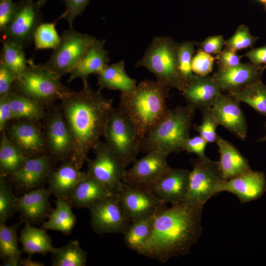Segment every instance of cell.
I'll return each mask as SVG.
<instances>
[{"mask_svg": "<svg viewBox=\"0 0 266 266\" xmlns=\"http://www.w3.org/2000/svg\"><path fill=\"white\" fill-rule=\"evenodd\" d=\"M207 142L201 136H195L192 138L189 137L184 143L183 151L196 154L199 158L206 157L205 150Z\"/></svg>", "mask_w": 266, "mask_h": 266, "instance_id": "cell-45", "label": "cell"}, {"mask_svg": "<svg viewBox=\"0 0 266 266\" xmlns=\"http://www.w3.org/2000/svg\"><path fill=\"white\" fill-rule=\"evenodd\" d=\"M46 109L73 91L63 84L60 78L42 65L29 60L25 70L14 81L12 89Z\"/></svg>", "mask_w": 266, "mask_h": 266, "instance_id": "cell-6", "label": "cell"}, {"mask_svg": "<svg viewBox=\"0 0 266 266\" xmlns=\"http://www.w3.org/2000/svg\"><path fill=\"white\" fill-rule=\"evenodd\" d=\"M216 59V57H214L200 49L193 58L192 70L197 75L207 76L212 72L213 64Z\"/></svg>", "mask_w": 266, "mask_h": 266, "instance_id": "cell-43", "label": "cell"}, {"mask_svg": "<svg viewBox=\"0 0 266 266\" xmlns=\"http://www.w3.org/2000/svg\"><path fill=\"white\" fill-rule=\"evenodd\" d=\"M105 39H96L90 46L83 56L69 72L67 82L76 78L81 79L83 83L88 82L90 74H98L108 65L109 53L104 47Z\"/></svg>", "mask_w": 266, "mask_h": 266, "instance_id": "cell-22", "label": "cell"}, {"mask_svg": "<svg viewBox=\"0 0 266 266\" xmlns=\"http://www.w3.org/2000/svg\"><path fill=\"white\" fill-rule=\"evenodd\" d=\"M178 45L168 36L154 37L135 67L146 68L159 82L183 92L189 82L179 68Z\"/></svg>", "mask_w": 266, "mask_h": 266, "instance_id": "cell-5", "label": "cell"}, {"mask_svg": "<svg viewBox=\"0 0 266 266\" xmlns=\"http://www.w3.org/2000/svg\"><path fill=\"white\" fill-rule=\"evenodd\" d=\"M89 1L90 0H64L66 4V10L59 19L64 18L68 22L69 27H73L74 19L82 14Z\"/></svg>", "mask_w": 266, "mask_h": 266, "instance_id": "cell-44", "label": "cell"}, {"mask_svg": "<svg viewBox=\"0 0 266 266\" xmlns=\"http://www.w3.org/2000/svg\"><path fill=\"white\" fill-rule=\"evenodd\" d=\"M86 172L81 171L70 160L63 161L49 174L47 190L56 197L68 200Z\"/></svg>", "mask_w": 266, "mask_h": 266, "instance_id": "cell-25", "label": "cell"}, {"mask_svg": "<svg viewBox=\"0 0 266 266\" xmlns=\"http://www.w3.org/2000/svg\"><path fill=\"white\" fill-rule=\"evenodd\" d=\"M116 196L131 223L150 217L166 206L151 191L134 187L123 181Z\"/></svg>", "mask_w": 266, "mask_h": 266, "instance_id": "cell-15", "label": "cell"}, {"mask_svg": "<svg viewBox=\"0 0 266 266\" xmlns=\"http://www.w3.org/2000/svg\"><path fill=\"white\" fill-rule=\"evenodd\" d=\"M196 109L189 104L169 109L166 116L143 139L140 152L147 153L157 148L169 154L183 151Z\"/></svg>", "mask_w": 266, "mask_h": 266, "instance_id": "cell-4", "label": "cell"}, {"mask_svg": "<svg viewBox=\"0 0 266 266\" xmlns=\"http://www.w3.org/2000/svg\"><path fill=\"white\" fill-rule=\"evenodd\" d=\"M88 208L92 229L97 233L124 234L131 224L116 195L98 200Z\"/></svg>", "mask_w": 266, "mask_h": 266, "instance_id": "cell-14", "label": "cell"}, {"mask_svg": "<svg viewBox=\"0 0 266 266\" xmlns=\"http://www.w3.org/2000/svg\"><path fill=\"white\" fill-rule=\"evenodd\" d=\"M216 143L220 154L217 162L223 180H228L251 169L248 161L230 142L218 135Z\"/></svg>", "mask_w": 266, "mask_h": 266, "instance_id": "cell-26", "label": "cell"}, {"mask_svg": "<svg viewBox=\"0 0 266 266\" xmlns=\"http://www.w3.org/2000/svg\"><path fill=\"white\" fill-rule=\"evenodd\" d=\"M51 194L43 188L32 190L17 198V211L25 223L35 224L41 221L51 212L49 201Z\"/></svg>", "mask_w": 266, "mask_h": 266, "instance_id": "cell-24", "label": "cell"}, {"mask_svg": "<svg viewBox=\"0 0 266 266\" xmlns=\"http://www.w3.org/2000/svg\"><path fill=\"white\" fill-rule=\"evenodd\" d=\"M1 42L0 62L11 71L16 79L25 70L29 60L26 59L23 47L7 41Z\"/></svg>", "mask_w": 266, "mask_h": 266, "instance_id": "cell-35", "label": "cell"}, {"mask_svg": "<svg viewBox=\"0 0 266 266\" xmlns=\"http://www.w3.org/2000/svg\"><path fill=\"white\" fill-rule=\"evenodd\" d=\"M192 166L185 201L204 206L210 198L220 193L219 188L224 180L217 162L207 157L195 159Z\"/></svg>", "mask_w": 266, "mask_h": 266, "instance_id": "cell-10", "label": "cell"}, {"mask_svg": "<svg viewBox=\"0 0 266 266\" xmlns=\"http://www.w3.org/2000/svg\"><path fill=\"white\" fill-rule=\"evenodd\" d=\"M266 191V179L264 172L252 169L229 180L223 181L219 188V193H231L234 195L241 203L259 199Z\"/></svg>", "mask_w": 266, "mask_h": 266, "instance_id": "cell-21", "label": "cell"}, {"mask_svg": "<svg viewBox=\"0 0 266 266\" xmlns=\"http://www.w3.org/2000/svg\"><path fill=\"white\" fill-rule=\"evenodd\" d=\"M47 0H38L36 3L40 8L44 6Z\"/></svg>", "mask_w": 266, "mask_h": 266, "instance_id": "cell-54", "label": "cell"}, {"mask_svg": "<svg viewBox=\"0 0 266 266\" xmlns=\"http://www.w3.org/2000/svg\"><path fill=\"white\" fill-rule=\"evenodd\" d=\"M258 37L251 34L249 28L244 25H239L234 34L225 40L226 47L236 52L243 49L253 47Z\"/></svg>", "mask_w": 266, "mask_h": 266, "instance_id": "cell-42", "label": "cell"}, {"mask_svg": "<svg viewBox=\"0 0 266 266\" xmlns=\"http://www.w3.org/2000/svg\"><path fill=\"white\" fill-rule=\"evenodd\" d=\"M225 40L222 35L210 36L200 42H196V45L200 47L204 52L210 54H218L225 45Z\"/></svg>", "mask_w": 266, "mask_h": 266, "instance_id": "cell-46", "label": "cell"}, {"mask_svg": "<svg viewBox=\"0 0 266 266\" xmlns=\"http://www.w3.org/2000/svg\"><path fill=\"white\" fill-rule=\"evenodd\" d=\"M61 107L74 142L71 159L81 169L88 155L103 136L113 100L105 97L101 89L93 90L88 82L61 100Z\"/></svg>", "mask_w": 266, "mask_h": 266, "instance_id": "cell-2", "label": "cell"}, {"mask_svg": "<svg viewBox=\"0 0 266 266\" xmlns=\"http://www.w3.org/2000/svg\"><path fill=\"white\" fill-rule=\"evenodd\" d=\"M168 89L157 80H144L133 90L121 93L118 107L132 123L141 142L167 115Z\"/></svg>", "mask_w": 266, "mask_h": 266, "instance_id": "cell-3", "label": "cell"}, {"mask_svg": "<svg viewBox=\"0 0 266 266\" xmlns=\"http://www.w3.org/2000/svg\"><path fill=\"white\" fill-rule=\"evenodd\" d=\"M54 161L47 153L30 157L19 169L9 176L16 188L32 190L48 178Z\"/></svg>", "mask_w": 266, "mask_h": 266, "instance_id": "cell-20", "label": "cell"}, {"mask_svg": "<svg viewBox=\"0 0 266 266\" xmlns=\"http://www.w3.org/2000/svg\"><path fill=\"white\" fill-rule=\"evenodd\" d=\"M103 136L126 166L136 160L141 142L132 123L118 107L111 111Z\"/></svg>", "mask_w": 266, "mask_h": 266, "instance_id": "cell-7", "label": "cell"}, {"mask_svg": "<svg viewBox=\"0 0 266 266\" xmlns=\"http://www.w3.org/2000/svg\"><path fill=\"white\" fill-rule=\"evenodd\" d=\"M155 215L131 224L123 234L128 248L140 253L151 235Z\"/></svg>", "mask_w": 266, "mask_h": 266, "instance_id": "cell-34", "label": "cell"}, {"mask_svg": "<svg viewBox=\"0 0 266 266\" xmlns=\"http://www.w3.org/2000/svg\"><path fill=\"white\" fill-rule=\"evenodd\" d=\"M257 0L263 3H266V0Z\"/></svg>", "mask_w": 266, "mask_h": 266, "instance_id": "cell-56", "label": "cell"}, {"mask_svg": "<svg viewBox=\"0 0 266 266\" xmlns=\"http://www.w3.org/2000/svg\"><path fill=\"white\" fill-rule=\"evenodd\" d=\"M8 95L13 120H44L47 111L43 106L13 90Z\"/></svg>", "mask_w": 266, "mask_h": 266, "instance_id": "cell-31", "label": "cell"}, {"mask_svg": "<svg viewBox=\"0 0 266 266\" xmlns=\"http://www.w3.org/2000/svg\"><path fill=\"white\" fill-rule=\"evenodd\" d=\"M196 42L186 41L178 43L177 58L179 70L184 77L189 82L194 76L191 68L193 55Z\"/></svg>", "mask_w": 266, "mask_h": 266, "instance_id": "cell-40", "label": "cell"}, {"mask_svg": "<svg viewBox=\"0 0 266 266\" xmlns=\"http://www.w3.org/2000/svg\"><path fill=\"white\" fill-rule=\"evenodd\" d=\"M266 68V65L241 63L232 67H219L212 77L222 91L229 93L261 80Z\"/></svg>", "mask_w": 266, "mask_h": 266, "instance_id": "cell-18", "label": "cell"}, {"mask_svg": "<svg viewBox=\"0 0 266 266\" xmlns=\"http://www.w3.org/2000/svg\"><path fill=\"white\" fill-rule=\"evenodd\" d=\"M14 120L5 129L12 142L30 158L46 153L43 129L40 122L25 119Z\"/></svg>", "mask_w": 266, "mask_h": 266, "instance_id": "cell-16", "label": "cell"}, {"mask_svg": "<svg viewBox=\"0 0 266 266\" xmlns=\"http://www.w3.org/2000/svg\"><path fill=\"white\" fill-rule=\"evenodd\" d=\"M202 120L200 125H194V129L199 133L207 143L216 142L218 134L216 129L219 123L215 119L212 107L202 110Z\"/></svg>", "mask_w": 266, "mask_h": 266, "instance_id": "cell-41", "label": "cell"}, {"mask_svg": "<svg viewBox=\"0 0 266 266\" xmlns=\"http://www.w3.org/2000/svg\"><path fill=\"white\" fill-rule=\"evenodd\" d=\"M20 266H44L45 265L38 261H33L29 257L27 258H23L20 260Z\"/></svg>", "mask_w": 266, "mask_h": 266, "instance_id": "cell-52", "label": "cell"}, {"mask_svg": "<svg viewBox=\"0 0 266 266\" xmlns=\"http://www.w3.org/2000/svg\"><path fill=\"white\" fill-rule=\"evenodd\" d=\"M20 240L23 245V251L31 255L34 254L54 255L58 248L52 245L51 238L43 229H38L26 223L21 231Z\"/></svg>", "mask_w": 266, "mask_h": 266, "instance_id": "cell-30", "label": "cell"}, {"mask_svg": "<svg viewBox=\"0 0 266 266\" xmlns=\"http://www.w3.org/2000/svg\"><path fill=\"white\" fill-rule=\"evenodd\" d=\"M12 113L8 95L0 96V131L5 130L9 122L12 120Z\"/></svg>", "mask_w": 266, "mask_h": 266, "instance_id": "cell-50", "label": "cell"}, {"mask_svg": "<svg viewBox=\"0 0 266 266\" xmlns=\"http://www.w3.org/2000/svg\"><path fill=\"white\" fill-rule=\"evenodd\" d=\"M47 110L43 121L46 153L55 161L62 162L71 160L74 152V139L61 106L54 105Z\"/></svg>", "mask_w": 266, "mask_h": 266, "instance_id": "cell-9", "label": "cell"}, {"mask_svg": "<svg viewBox=\"0 0 266 266\" xmlns=\"http://www.w3.org/2000/svg\"><path fill=\"white\" fill-rule=\"evenodd\" d=\"M265 7H266V3H265Z\"/></svg>", "mask_w": 266, "mask_h": 266, "instance_id": "cell-57", "label": "cell"}, {"mask_svg": "<svg viewBox=\"0 0 266 266\" xmlns=\"http://www.w3.org/2000/svg\"><path fill=\"white\" fill-rule=\"evenodd\" d=\"M56 208L51 210L48 219L42 223L41 228L61 232L64 234H70L75 226L77 220L72 211L73 207L67 199L56 197Z\"/></svg>", "mask_w": 266, "mask_h": 266, "instance_id": "cell-29", "label": "cell"}, {"mask_svg": "<svg viewBox=\"0 0 266 266\" xmlns=\"http://www.w3.org/2000/svg\"><path fill=\"white\" fill-rule=\"evenodd\" d=\"M213 115L219 125L244 140L247 133L246 121L239 102L229 94L221 93L212 106Z\"/></svg>", "mask_w": 266, "mask_h": 266, "instance_id": "cell-19", "label": "cell"}, {"mask_svg": "<svg viewBox=\"0 0 266 266\" xmlns=\"http://www.w3.org/2000/svg\"><path fill=\"white\" fill-rule=\"evenodd\" d=\"M16 3L12 0H0V31L2 33L14 14Z\"/></svg>", "mask_w": 266, "mask_h": 266, "instance_id": "cell-49", "label": "cell"}, {"mask_svg": "<svg viewBox=\"0 0 266 266\" xmlns=\"http://www.w3.org/2000/svg\"><path fill=\"white\" fill-rule=\"evenodd\" d=\"M112 195H115L86 172L68 200L76 208H89L96 200Z\"/></svg>", "mask_w": 266, "mask_h": 266, "instance_id": "cell-27", "label": "cell"}, {"mask_svg": "<svg viewBox=\"0 0 266 266\" xmlns=\"http://www.w3.org/2000/svg\"><path fill=\"white\" fill-rule=\"evenodd\" d=\"M8 138L5 130L1 132L0 141V175L7 176L18 169L29 158Z\"/></svg>", "mask_w": 266, "mask_h": 266, "instance_id": "cell-32", "label": "cell"}, {"mask_svg": "<svg viewBox=\"0 0 266 266\" xmlns=\"http://www.w3.org/2000/svg\"><path fill=\"white\" fill-rule=\"evenodd\" d=\"M190 172L188 169L170 166L153 184L150 191L166 204L180 203L186 200Z\"/></svg>", "mask_w": 266, "mask_h": 266, "instance_id": "cell-17", "label": "cell"}, {"mask_svg": "<svg viewBox=\"0 0 266 266\" xmlns=\"http://www.w3.org/2000/svg\"><path fill=\"white\" fill-rule=\"evenodd\" d=\"M241 57L247 58L252 64L256 65H266V45L253 49Z\"/></svg>", "mask_w": 266, "mask_h": 266, "instance_id": "cell-51", "label": "cell"}, {"mask_svg": "<svg viewBox=\"0 0 266 266\" xmlns=\"http://www.w3.org/2000/svg\"><path fill=\"white\" fill-rule=\"evenodd\" d=\"M169 154L157 148L147 153L142 158L135 160L133 166L126 169L123 181L134 187L150 191V189L168 168L167 158Z\"/></svg>", "mask_w": 266, "mask_h": 266, "instance_id": "cell-13", "label": "cell"}, {"mask_svg": "<svg viewBox=\"0 0 266 266\" xmlns=\"http://www.w3.org/2000/svg\"><path fill=\"white\" fill-rule=\"evenodd\" d=\"M241 57L238 56L236 52L226 47L224 50L217 54L216 60L219 68H228L240 64Z\"/></svg>", "mask_w": 266, "mask_h": 266, "instance_id": "cell-47", "label": "cell"}, {"mask_svg": "<svg viewBox=\"0 0 266 266\" xmlns=\"http://www.w3.org/2000/svg\"><path fill=\"white\" fill-rule=\"evenodd\" d=\"M228 94L239 102H244L259 113L266 116V85L261 79Z\"/></svg>", "mask_w": 266, "mask_h": 266, "instance_id": "cell-33", "label": "cell"}, {"mask_svg": "<svg viewBox=\"0 0 266 266\" xmlns=\"http://www.w3.org/2000/svg\"><path fill=\"white\" fill-rule=\"evenodd\" d=\"M96 39L93 35L80 33L69 27L62 33L58 45L42 65L61 78L69 73Z\"/></svg>", "mask_w": 266, "mask_h": 266, "instance_id": "cell-8", "label": "cell"}, {"mask_svg": "<svg viewBox=\"0 0 266 266\" xmlns=\"http://www.w3.org/2000/svg\"><path fill=\"white\" fill-rule=\"evenodd\" d=\"M265 128H266V123H265L264 125ZM259 141L262 142V141H266V135H265L264 136L261 137L258 140Z\"/></svg>", "mask_w": 266, "mask_h": 266, "instance_id": "cell-55", "label": "cell"}, {"mask_svg": "<svg viewBox=\"0 0 266 266\" xmlns=\"http://www.w3.org/2000/svg\"><path fill=\"white\" fill-rule=\"evenodd\" d=\"M93 150L95 157L87 160V173L116 195L122 184L127 166L105 142L100 140Z\"/></svg>", "mask_w": 266, "mask_h": 266, "instance_id": "cell-11", "label": "cell"}, {"mask_svg": "<svg viewBox=\"0 0 266 266\" xmlns=\"http://www.w3.org/2000/svg\"><path fill=\"white\" fill-rule=\"evenodd\" d=\"M97 80L100 89L119 90L121 93L131 91L137 86L136 81L127 75L123 61L108 65L98 74Z\"/></svg>", "mask_w": 266, "mask_h": 266, "instance_id": "cell-28", "label": "cell"}, {"mask_svg": "<svg viewBox=\"0 0 266 266\" xmlns=\"http://www.w3.org/2000/svg\"><path fill=\"white\" fill-rule=\"evenodd\" d=\"M15 80V77L11 71L0 62V96L9 94Z\"/></svg>", "mask_w": 266, "mask_h": 266, "instance_id": "cell-48", "label": "cell"}, {"mask_svg": "<svg viewBox=\"0 0 266 266\" xmlns=\"http://www.w3.org/2000/svg\"><path fill=\"white\" fill-rule=\"evenodd\" d=\"M53 256V266H85L87 258V253L81 248L78 240H70L58 248Z\"/></svg>", "mask_w": 266, "mask_h": 266, "instance_id": "cell-36", "label": "cell"}, {"mask_svg": "<svg viewBox=\"0 0 266 266\" xmlns=\"http://www.w3.org/2000/svg\"><path fill=\"white\" fill-rule=\"evenodd\" d=\"M6 177L0 175V224L5 223L17 211V198L14 195Z\"/></svg>", "mask_w": 266, "mask_h": 266, "instance_id": "cell-39", "label": "cell"}, {"mask_svg": "<svg viewBox=\"0 0 266 266\" xmlns=\"http://www.w3.org/2000/svg\"><path fill=\"white\" fill-rule=\"evenodd\" d=\"M221 91L212 76L195 75L182 93L187 104L201 111L212 107Z\"/></svg>", "mask_w": 266, "mask_h": 266, "instance_id": "cell-23", "label": "cell"}, {"mask_svg": "<svg viewBox=\"0 0 266 266\" xmlns=\"http://www.w3.org/2000/svg\"><path fill=\"white\" fill-rule=\"evenodd\" d=\"M57 21L52 23H41L38 26L33 39L36 49H54L58 45L61 36L55 28Z\"/></svg>", "mask_w": 266, "mask_h": 266, "instance_id": "cell-38", "label": "cell"}, {"mask_svg": "<svg viewBox=\"0 0 266 266\" xmlns=\"http://www.w3.org/2000/svg\"><path fill=\"white\" fill-rule=\"evenodd\" d=\"M19 223L8 226L0 224V257L3 261L10 258L20 260L22 252L18 249L17 230Z\"/></svg>", "mask_w": 266, "mask_h": 266, "instance_id": "cell-37", "label": "cell"}, {"mask_svg": "<svg viewBox=\"0 0 266 266\" xmlns=\"http://www.w3.org/2000/svg\"><path fill=\"white\" fill-rule=\"evenodd\" d=\"M19 260L10 258L3 261V263L0 266H20Z\"/></svg>", "mask_w": 266, "mask_h": 266, "instance_id": "cell-53", "label": "cell"}, {"mask_svg": "<svg viewBox=\"0 0 266 266\" xmlns=\"http://www.w3.org/2000/svg\"><path fill=\"white\" fill-rule=\"evenodd\" d=\"M40 9L32 0L16 3L12 17L2 33L1 41L11 42L23 48L30 45L42 20Z\"/></svg>", "mask_w": 266, "mask_h": 266, "instance_id": "cell-12", "label": "cell"}, {"mask_svg": "<svg viewBox=\"0 0 266 266\" xmlns=\"http://www.w3.org/2000/svg\"><path fill=\"white\" fill-rule=\"evenodd\" d=\"M204 206L184 201L155 215L151 235L140 254L164 263L188 254L202 233Z\"/></svg>", "mask_w": 266, "mask_h": 266, "instance_id": "cell-1", "label": "cell"}]
</instances>
